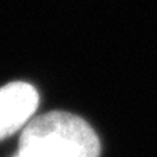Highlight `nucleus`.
<instances>
[{"mask_svg": "<svg viewBox=\"0 0 157 157\" xmlns=\"http://www.w3.org/2000/svg\"><path fill=\"white\" fill-rule=\"evenodd\" d=\"M18 149L39 157H99L100 142L90 125L75 114L47 112L22 130Z\"/></svg>", "mask_w": 157, "mask_h": 157, "instance_id": "1", "label": "nucleus"}, {"mask_svg": "<svg viewBox=\"0 0 157 157\" xmlns=\"http://www.w3.org/2000/svg\"><path fill=\"white\" fill-rule=\"evenodd\" d=\"M39 107V92L27 82H10L0 87V140L30 122Z\"/></svg>", "mask_w": 157, "mask_h": 157, "instance_id": "2", "label": "nucleus"}, {"mask_svg": "<svg viewBox=\"0 0 157 157\" xmlns=\"http://www.w3.org/2000/svg\"><path fill=\"white\" fill-rule=\"evenodd\" d=\"M13 157H39L37 154H33V152H29V151H22V149H18L17 154Z\"/></svg>", "mask_w": 157, "mask_h": 157, "instance_id": "3", "label": "nucleus"}]
</instances>
